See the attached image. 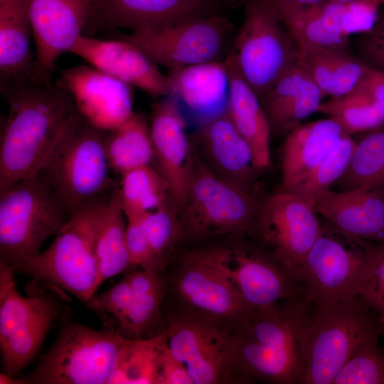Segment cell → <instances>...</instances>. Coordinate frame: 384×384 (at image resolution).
Instances as JSON below:
<instances>
[{"mask_svg": "<svg viewBox=\"0 0 384 384\" xmlns=\"http://www.w3.org/2000/svg\"><path fill=\"white\" fill-rule=\"evenodd\" d=\"M1 91L9 113L0 139V192L39 173L78 112L67 90L38 70Z\"/></svg>", "mask_w": 384, "mask_h": 384, "instance_id": "obj_1", "label": "cell"}, {"mask_svg": "<svg viewBox=\"0 0 384 384\" xmlns=\"http://www.w3.org/2000/svg\"><path fill=\"white\" fill-rule=\"evenodd\" d=\"M308 307L303 299L289 300L248 309L231 323L238 375L247 381L301 384L299 333Z\"/></svg>", "mask_w": 384, "mask_h": 384, "instance_id": "obj_2", "label": "cell"}, {"mask_svg": "<svg viewBox=\"0 0 384 384\" xmlns=\"http://www.w3.org/2000/svg\"><path fill=\"white\" fill-rule=\"evenodd\" d=\"M110 197L72 213L47 249L12 268L28 277L27 294L68 293L84 304L95 294L99 288L96 235Z\"/></svg>", "mask_w": 384, "mask_h": 384, "instance_id": "obj_3", "label": "cell"}, {"mask_svg": "<svg viewBox=\"0 0 384 384\" xmlns=\"http://www.w3.org/2000/svg\"><path fill=\"white\" fill-rule=\"evenodd\" d=\"M384 336V319L359 296L335 304L309 305L299 333L301 384H332L368 339Z\"/></svg>", "mask_w": 384, "mask_h": 384, "instance_id": "obj_4", "label": "cell"}, {"mask_svg": "<svg viewBox=\"0 0 384 384\" xmlns=\"http://www.w3.org/2000/svg\"><path fill=\"white\" fill-rule=\"evenodd\" d=\"M107 133L78 112L38 174L70 214L108 198L114 188L105 149Z\"/></svg>", "mask_w": 384, "mask_h": 384, "instance_id": "obj_5", "label": "cell"}, {"mask_svg": "<svg viewBox=\"0 0 384 384\" xmlns=\"http://www.w3.org/2000/svg\"><path fill=\"white\" fill-rule=\"evenodd\" d=\"M11 267L0 262V348L1 371L18 377L41 350L52 329L70 319L63 295L52 290H18Z\"/></svg>", "mask_w": 384, "mask_h": 384, "instance_id": "obj_6", "label": "cell"}, {"mask_svg": "<svg viewBox=\"0 0 384 384\" xmlns=\"http://www.w3.org/2000/svg\"><path fill=\"white\" fill-rule=\"evenodd\" d=\"M380 242L344 235L328 224L297 268L304 300L311 306L335 304L358 295L376 262Z\"/></svg>", "mask_w": 384, "mask_h": 384, "instance_id": "obj_7", "label": "cell"}, {"mask_svg": "<svg viewBox=\"0 0 384 384\" xmlns=\"http://www.w3.org/2000/svg\"><path fill=\"white\" fill-rule=\"evenodd\" d=\"M127 339L115 329L97 330L68 319L18 384H107Z\"/></svg>", "mask_w": 384, "mask_h": 384, "instance_id": "obj_8", "label": "cell"}, {"mask_svg": "<svg viewBox=\"0 0 384 384\" xmlns=\"http://www.w3.org/2000/svg\"><path fill=\"white\" fill-rule=\"evenodd\" d=\"M70 215L39 174L0 192V262L14 268L38 255Z\"/></svg>", "mask_w": 384, "mask_h": 384, "instance_id": "obj_9", "label": "cell"}, {"mask_svg": "<svg viewBox=\"0 0 384 384\" xmlns=\"http://www.w3.org/2000/svg\"><path fill=\"white\" fill-rule=\"evenodd\" d=\"M231 53L241 75L260 100L297 63L298 47L267 0H246Z\"/></svg>", "mask_w": 384, "mask_h": 384, "instance_id": "obj_10", "label": "cell"}, {"mask_svg": "<svg viewBox=\"0 0 384 384\" xmlns=\"http://www.w3.org/2000/svg\"><path fill=\"white\" fill-rule=\"evenodd\" d=\"M260 204L250 190L210 170L195 155V168L180 220L182 235L203 239L251 232Z\"/></svg>", "mask_w": 384, "mask_h": 384, "instance_id": "obj_11", "label": "cell"}, {"mask_svg": "<svg viewBox=\"0 0 384 384\" xmlns=\"http://www.w3.org/2000/svg\"><path fill=\"white\" fill-rule=\"evenodd\" d=\"M166 333L170 351L193 384L227 383L238 375L235 341L228 324L187 313L170 319Z\"/></svg>", "mask_w": 384, "mask_h": 384, "instance_id": "obj_12", "label": "cell"}, {"mask_svg": "<svg viewBox=\"0 0 384 384\" xmlns=\"http://www.w3.org/2000/svg\"><path fill=\"white\" fill-rule=\"evenodd\" d=\"M232 31L223 14L186 18L164 27L118 38L144 52L156 65L169 71L218 61Z\"/></svg>", "mask_w": 384, "mask_h": 384, "instance_id": "obj_13", "label": "cell"}, {"mask_svg": "<svg viewBox=\"0 0 384 384\" xmlns=\"http://www.w3.org/2000/svg\"><path fill=\"white\" fill-rule=\"evenodd\" d=\"M217 267L250 309L304 299L297 270L262 247L210 248Z\"/></svg>", "mask_w": 384, "mask_h": 384, "instance_id": "obj_14", "label": "cell"}, {"mask_svg": "<svg viewBox=\"0 0 384 384\" xmlns=\"http://www.w3.org/2000/svg\"><path fill=\"white\" fill-rule=\"evenodd\" d=\"M316 214L312 203L279 191L260 204L251 232L257 235L261 247L297 270L321 233Z\"/></svg>", "mask_w": 384, "mask_h": 384, "instance_id": "obj_15", "label": "cell"}, {"mask_svg": "<svg viewBox=\"0 0 384 384\" xmlns=\"http://www.w3.org/2000/svg\"><path fill=\"white\" fill-rule=\"evenodd\" d=\"M235 2L233 0H92L91 14L85 30L124 28L131 33L145 32L191 17L222 14Z\"/></svg>", "mask_w": 384, "mask_h": 384, "instance_id": "obj_16", "label": "cell"}, {"mask_svg": "<svg viewBox=\"0 0 384 384\" xmlns=\"http://www.w3.org/2000/svg\"><path fill=\"white\" fill-rule=\"evenodd\" d=\"M149 130L158 170L168 183L171 200L182 209L194 173L195 155L174 97L164 96L154 105Z\"/></svg>", "mask_w": 384, "mask_h": 384, "instance_id": "obj_17", "label": "cell"}, {"mask_svg": "<svg viewBox=\"0 0 384 384\" xmlns=\"http://www.w3.org/2000/svg\"><path fill=\"white\" fill-rule=\"evenodd\" d=\"M58 82L83 118L102 130H114L134 113L130 85L92 66L63 70Z\"/></svg>", "mask_w": 384, "mask_h": 384, "instance_id": "obj_18", "label": "cell"}, {"mask_svg": "<svg viewBox=\"0 0 384 384\" xmlns=\"http://www.w3.org/2000/svg\"><path fill=\"white\" fill-rule=\"evenodd\" d=\"M39 71L50 75L58 58L69 52L90 18L92 0H25Z\"/></svg>", "mask_w": 384, "mask_h": 384, "instance_id": "obj_19", "label": "cell"}, {"mask_svg": "<svg viewBox=\"0 0 384 384\" xmlns=\"http://www.w3.org/2000/svg\"><path fill=\"white\" fill-rule=\"evenodd\" d=\"M178 293L196 313L229 324L248 309L217 267L210 248L183 260L176 278Z\"/></svg>", "mask_w": 384, "mask_h": 384, "instance_id": "obj_20", "label": "cell"}, {"mask_svg": "<svg viewBox=\"0 0 384 384\" xmlns=\"http://www.w3.org/2000/svg\"><path fill=\"white\" fill-rule=\"evenodd\" d=\"M80 56L91 66L135 86L149 95H169L167 75L136 45L118 38L102 40L81 35L69 52Z\"/></svg>", "mask_w": 384, "mask_h": 384, "instance_id": "obj_21", "label": "cell"}, {"mask_svg": "<svg viewBox=\"0 0 384 384\" xmlns=\"http://www.w3.org/2000/svg\"><path fill=\"white\" fill-rule=\"evenodd\" d=\"M383 188L326 189L313 201L315 211L337 231L373 242H384Z\"/></svg>", "mask_w": 384, "mask_h": 384, "instance_id": "obj_22", "label": "cell"}, {"mask_svg": "<svg viewBox=\"0 0 384 384\" xmlns=\"http://www.w3.org/2000/svg\"><path fill=\"white\" fill-rule=\"evenodd\" d=\"M201 141L210 166L220 177L248 190L255 172L252 151L225 111L208 119Z\"/></svg>", "mask_w": 384, "mask_h": 384, "instance_id": "obj_23", "label": "cell"}, {"mask_svg": "<svg viewBox=\"0 0 384 384\" xmlns=\"http://www.w3.org/2000/svg\"><path fill=\"white\" fill-rule=\"evenodd\" d=\"M228 76L226 110L235 127L250 146L256 166L270 164L271 127L260 98L241 75L230 52L224 60Z\"/></svg>", "mask_w": 384, "mask_h": 384, "instance_id": "obj_24", "label": "cell"}, {"mask_svg": "<svg viewBox=\"0 0 384 384\" xmlns=\"http://www.w3.org/2000/svg\"><path fill=\"white\" fill-rule=\"evenodd\" d=\"M325 97L310 76L297 63L291 67L260 99L271 131L291 132L317 112Z\"/></svg>", "mask_w": 384, "mask_h": 384, "instance_id": "obj_25", "label": "cell"}, {"mask_svg": "<svg viewBox=\"0 0 384 384\" xmlns=\"http://www.w3.org/2000/svg\"><path fill=\"white\" fill-rule=\"evenodd\" d=\"M345 133L330 118L300 124L285 138L282 149V184L286 191L314 169Z\"/></svg>", "mask_w": 384, "mask_h": 384, "instance_id": "obj_26", "label": "cell"}, {"mask_svg": "<svg viewBox=\"0 0 384 384\" xmlns=\"http://www.w3.org/2000/svg\"><path fill=\"white\" fill-rule=\"evenodd\" d=\"M297 63L330 97L355 90L369 68L352 53L324 48H298Z\"/></svg>", "mask_w": 384, "mask_h": 384, "instance_id": "obj_27", "label": "cell"}, {"mask_svg": "<svg viewBox=\"0 0 384 384\" xmlns=\"http://www.w3.org/2000/svg\"><path fill=\"white\" fill-rule=\"evenodd\" d=\"M31 35L25 0L0 5L1 86L26 79L36 71Z\"/></svg>", "mask_w": 384, "mask_h": 384, "instance_id": "obj_28", "label": "cell"}, {"mask_svg": "<svg viewBox=\"0 0 384 384\" xmlns=\"http://www.w3.org/2000/svg\"><path fill=\"white\" fill-rule=\"evenodd\" d=\"M167 76L169 95L181 100L196 112H212L228 95V76L224 61L170 70Z\"/></svg>", "mask_w": 384, "mask_h": 384, "instance_id": "obj_29", "label": "cell"}, {"mask_svg": "<svg viewBox=\"0 0 384 384\" xmlns=\"http://www.w3.org/2000/svg\"><path fill=\"white\" fill-rule=\"evenodd\" d=\"M127 218L116 187L102 213L95 240L100 286L109 278L132 270L126 242Z\"/></svg>", "mask_w": 384, "mask_h": 384, "instance_id": "obj_30", "label": "cell"}, {"mask_svg": "<svg viewBox=\"0 0 384 384\" xmlns=\"http://www.w3.org/2000/svg\"><path fill=\"white\" fill-rule=\"evenodd\" d=\"M105 149L110 169L120 174L151 165L154 150L145 117L133 113L114 130L107 132Z\"/></svg>", "mask_w": 384, "mask_h": 384, "instance_id": "obj_31", "label": "cell"}, {"mask_svg": "<svg viewBox=\"0 0 384 384\" xmlns=\"http://www.w3.org/2000/svg\"><path fill=\"white\" fill-rule=\"evenodd\" d=\"M167 345L166 332L145 338H128L107 384H157L161 356Z\"/></svg>", "mask_w": 384, "mask_h": 384, "instance_id": "obj_32", "label": "cell"}, {"mask_svg": "<svg viewBox=\"0 0 384 384\" xmlns=\"http://www.w3.org/2000/svg\"><path fill=\"white\" fill-rule=\"evenodd\" d=\"M356 137L348 166L336 182L342 191L384 188V126Z\"/></svg>", "mask_w": 384, "mask_h": 384, "instance_id": "obj_33", "label": "cell"}, {"mask_svg": "<svg viewBox=\"0 0 384 384\" xmlns=\"http://www.w3.org/2000/svg\"><path fill=\"white\" fill-rule=\"evenodd\" d=\"M116 193L126 217L142 216L171 200L166 180L151 165L122 174Z\"/></svg>", "mask_w": 384, "mask_h": 384, "instance_id": "obj_34", "label": "cell"}, {"mask_svg": "<svg viewBox=\"0 0 384 384\" xmlns=\"http://www.w3.org/2000/svg\"><path fill=\"white\" fill-rule=\"evenodd\" d=\"M322 2L281 19L298 48H324L351 53L349 37L343 35L332 26L322 10Z\"/></svg>", "mask_w": 384, "mask_h": 384, "instance_id": "obj_35", "label": "cell"}, {"mask_svg": "<svg viewBox=\"0 0 384 384\" xmlns=\"http://www.w3.org/2000/svg\"><path fill=\"white\" fill-rule=\"evenodd\" d=\"M317 112L334 120L351 136L384 126V110L358 90L330 97L320 104Z\"/></svg>", "mask_w": 384, "mask_h": 384, "instance_id": "obj_36", "label": "cell"}, {"mask_svg": "<svg viewBox=\"0 0 384 384\" xmlns=\"http://www.w3.org/2000/svg\"><path fill=\"white\" fill-rule=\"evenodd\" d=\"M353 145L352 136L344 134L321 161L287 190L282 191L294 193L313 203L318 193L329 189L343 175L349 163Z\"/></svg>", "mask_w": 384, "mask_h": 384, "instance_id": "obj_37", "label": "cell"}, {"mask_svg": "<svg viewBox=\"0 0 384 384\" xmlns=\"http://www.w3.org/2000/svg\"><path fill=\"white\" fill-rule=\"evenodd\" d=\"M379 336L365 341L341 369L332 384H384V348Z\"/></svg>", "mask_w": 384, "mask_h": 384, "instance_id": "obj_38", "label": "cell"}, {"mask_svg": "<svg viewBox=\"0 0 384 384\" xmlns=\"http://www.w3.org/2000/svg\"><path fill=\"white\" fill-rule=\"evenodd\" d=\"M154 256L163 271L177 240L182 235L180 220L167 203L142 216Z\"/></svg>", "mask_w": 384, "mask_h": 384, "instance_id": "obj_39", "label": "cell"}, {"mask_svg": "<svg viewBox=\"0 0 384 384\" xmlns=\"http://www.w3.org/2000/svg\"><path fill=\"white\" fill-rule=\"evenodd\" d=\"M164 286L145 294L134 295L124 317L117 324V330L130 339L144 338L160 315L164 297Z\"/></svg>", "mask_w": 384, "mask_h": 384, "instance_id": "obj_40", "label": "cell"}, {"mask_svg": "<svg viewBox=\"0 0 384 384\" xmlns=\"http://www.w3.org/2000/svg\"><path fill=\"white\" fill-rule=\"evenodd\" d=\"M134 294L125 276L106 291L92 296L85 304L89 310L114 319L118 324L131 306Z\"/></svg>", "mask_w": 384, "mask_h": 384, "instance_id": "obj_41", "label": "cell"}, {"mask_svg": "<svg viewBox=\"0 0 384 384\" xmlns=\"http://www.w3.org/2000/svg\"><path fill=\"white\" fill-rule=\"evenodd\" d=\"M142 216L126 217V242L131 268L139 267L140 269L161 274L162 270L149 245Z\"/></svg>", "mask_w": 384, "mask_h": 384, "instance_id": "obj_42", "label": "cell"}, {"mask_svg": "<svg viewBox=\"0 0 384 384\" xmlns=\"http://www.w3.org/2000/svg\"><path fill=\"white\" fill-rule=\"evenodd\" d=\"M358 295L384 319V242L381 243L375 266Z\"/></svg>", "mask_w": 384, "mask_h": 384, "instance_id": "obj_43", "label": "cell"}, {"mask_svg": "<svg viewBox=\"0 0 384 384\" xmlns=\"http://www.w3.org/2000/svg\"><path fill=\"white\" fill-rule=\"evenodd\" d=\"M357 56L372 68L384 70V25L376 24L355 43Z\"/></svg>", "mask_w": 384, "mask_h": 384, "instance_id": "obj_44", "label": "cell"}, {"mask_svg": "<svg viewBox=\"0 0 384 384\" xmlns=\"http://www.w3.org/2000/svg\"><path fill=\"white\" fill-rule=\"evenodd\" d=\"M157 384H193L186 368L171 353L169 345L161 356Z\"/></svg>", "mask_w": 384, "mask_h": 384, "instance_id": "obj_45", "label": "cell"}, {"mask_svg": "<svg viewBox=\"0 0 384 384\" xmlns=\"http://www.w3.org/2000/svg\"><path fill=\"white\" fill-rule=\"evenodd\" d=\"M355 90L367 95L384 110V70L369 67Z\"/></svg>", "mask_w": 384, "mask_h": 384, "instance_id": "obj_46", "label": "cell"}, {"mask_svg": "<svg viewBox=\"0 0 384 384\" xmlns=\"http://www.w3.org/2000/svg\"><path fill=\"white\" fill-rule=\"evenodd\" d=\"M277 11L280 18L294 14L325 0H267Z\"/></svg>", "mask_w": 384, "mask_h": 384, "instance_id": "obj_47", "label": "cell"}, {"mask_svg": "<svg viewBox=\"0 0 384 384\" xmlns=\"http://www.w3.org/2000/svg\"><path fill=\"white\" fill-rule=\"evenodd\" d=\"M23 0H0V5L10 4L20 2Z\"/></svg>", "mask_w": 384, "mask_h": 384, "instance_id": "obj_48", "label": "cell"}, {"mask_svg": "<svg viewBox=\"0 0 384 384\" xmlns=\"http://www.w3.org/2000/svg\"><path fill=\"white\" fill-rule=\"evenodd\" d=\"M328 1H332V2H336V3H350V2H353L358 0H328Z\"/></svg>", "mask_w": 384, "mask_h": 384, "instance_id": "obj_49", "label": "cell"}, {"mask_svg": "<svg viewBox=\"0 0 384 384\" xmlns=\"http://www.w3.org/2000/svg\"><path fill=\"white\" fill-rule=\"evenodd\" d=\"M377 24L384 25V18L382 19L380 21L378 22Z\"/></svg>", "mask_w": 384, "mask_h": 384, "instance_id": "obj_50", "label": "cell"}, {"mask_svg": "<svg viewBox=\"0 0 384 384\" xmlns=\"http://www.w3.org/2000/svg\"><path fill=\"white\" fill-rule=\"evenodd\" d=\"M376 2H378L379 4L384 3V0H375Z\"/></svg>", "mask_w": 384, "mask_h": 384, "instance_id": "obj_51", "label": "cell"}]
</instances>
